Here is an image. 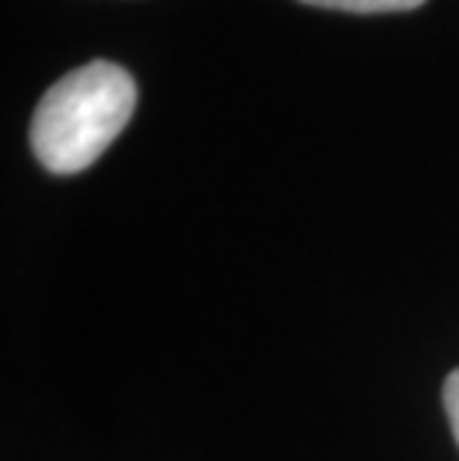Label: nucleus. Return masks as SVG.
Returning a JSON list of instances; mask_svg holds the SVG:
<instances>
[{
	"label": "nucleus",
	"instance_id": "f257e3e1",
	"mask_svg": "<svg viewBox=\"0 0 459 461\" xmlns=\"http://www.w3.org/2000/svg\"><path fill=\"white\" fill-rule=\"evenodd\" d=\"M138 86L123 66L93 60L60 77L36 104L31 146L48 173L72 176L99 161L132 120Z\"/></svg>",
	"mask_w": 459,
	"mask_h": 461
},
{
	"label": "nucleus",
	"instance_id": "f03ea898",
	"mask_svg": "<svg viewBox=\"0 0 459 461\" xmlns=\"http://www.w3.org/2000/svg\"><path fill=\"white\" fill-rule=\"evenodd\" d=\"M301 4L319 9H340V13L376 15V13H409V9L424 6L427 0H301Z\"/></svg>",
	"mask_w": 459,
	"mask_h": 461
},
{
	"label": "nucleus",
	"instance_id": "7ed1b4c3",
	"mask_svg": "<svg viewBox=\"0 0 459 461\" xmlns=\"http://www.w3.org/2000/svg\"><path fill=\"white\" fill-rule=\"evenodd\" d=\"M445 411H447V423L459 444V369H454L445 381Z\"/></svg>",
	"mask_w": 459,
	"mask_h": 461
}]
</instances>
